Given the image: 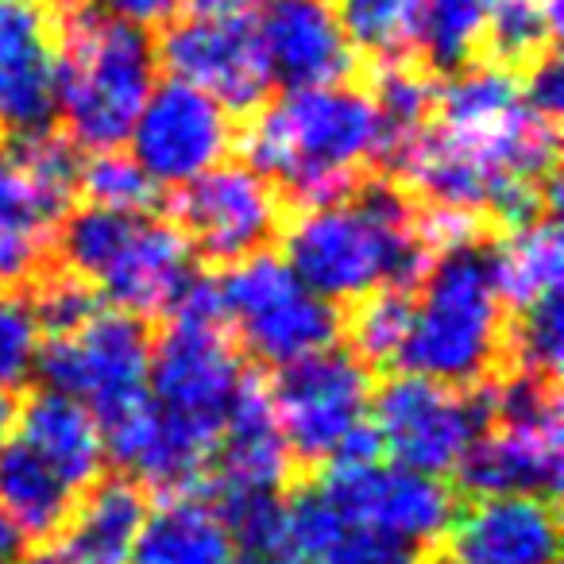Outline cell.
<instances>
[{
    "instance_id": "cell-1",
    "label": "cell",
    "mask_w": 564,
    "mask_h": 564,
    "mask_svg": "<svg viewBox=\"0 0 564 564\" xmlns=\"http://www.w3.org/2000/svg\"><path fill=\"white\" fill-rule=\"evenodd\" d=\"M422 205L399 178L364 174L348 194L286 213L282 259L333 306H352L376 291H414L433 248L422 236Z\"/></svg>"
},
{
    "instance_id": "cell-2",
    "label": "cell",
    "mask_w": 564,
    "mask_h": 564,
    "mask_svg": "<svg viewBox=\"0 0 564 564\" xmlns=\"http://www.w3.org/2000/svg\"><path fill=\"white\" fill-rule=\"evenodd\" d=\"M236 143L294 213L348 194L376 171V109L352 82L286 89L243 117Z\"/></svg>"
},
{
    "instance_id": "cell-3",
    "label": "cell",
    "mask_w": 564,
    "mask_h": 564,
    "mask_svg": "<svg viewBox=\"0 0 564 564\" xmlns=\"http://www.w3.org/2000/svg\"><path fill=\"white\" fill-rule=\"evenodd\" d=\"M495 236L476 232L430 259L394 368L460 391H476L507 368L510 310L495 274Z\"/></svg>"
},
{
    "instance_id": "cell-4",
    "label": "cell",
    "mask_w": 564,
    "mask_h": 564,
    "mask_svg": "<svg viewBox=\"0 0 564 564\" xmlns=\"http://www.w3.org/2000/svg\"><path fill=\"white\" fill-rule=\"evenodd\" d=\"M155 40L109 9L63 12L55 47L58 132L82 151H117L155 89Z\"/></svg>"
},
{
    "instance_id": "cell-5",
    "label": "cell",
    "mask_w": 564,
    "mask_h": 564,
    "mask_svg": "<svg viewBox=\"0 0 564 564\" xmlns=\"http://www.w3.org/2000/svg\"><path fill=\"white\" fill-rule=\"evenodd\" d=\"M217 286L236 348L263 368H286L345 337V310L310 291L274 248L225 267Z\"/></svg>"
},
{
    "instance_id": "cell-6",
    "label": "cell",
    "mask_w": 564,
    "mask_h": 564,
    "mask_svg": "<svg viewBox=\"0 0 564 564\" xmlns=\"http://www.w3.org/2000/svg\"><path fill=\"white\" fill-rule=\"evenodd\" d=\"M371 387L376 371L348 345H329L306 360L274 368L267 394L302 479L325 468L348 433L368 422Z\"/></svg>"
},
{
    "instance_id": "cell-7",
    "label": "cell",
    "mask_w": 564,
    "mask_h": 564,
    "mask_svg": "<svg viewBox=\"0 0 564 564\" xmlns=\"http://www.w3.org/2000/svg\"><path fill=\"white\" fill-rule=\"evenodd\" d=\"M368 422L391 464L445 479L487 430V406L479 387L460 391L437 379L394 371L371 387Z\"/></svg>"
},
{
    "instance_id": "cell-8",
    "label": "cell",
    "mask_w": 564,
    "mask_h": 564,
    "mask_svg": "<svg viewBox=\"0 0 564 564\" xmlns=\"http://www.w3.org/2000/svg\"><path fill=\"white\" fill-rule=\"evenodd\" d=\"M166 213L197 263L220 271L259 251H271L286 225L282 197L248 163H217L197 178L166 189Z\"/></svg>"
},
{
    "instance_id": "cell-9",
    "label": "cell",
    "mask_w": 564,
    "mask_h": 564,
    "mask_svg": "<svg viewBox=\"0 0 564 564\" xmlns=\"http://www.w3.org/2000/svg\"><path fill=\"white\" fill-rule=\"evenodd\" d=\"M306 479L322 487L348 530L383 533V538L406 541L414 549L437 545L460 507V495L448 479L410 471L402 464H391L387 456L325 464Z\"/></svg>"
},
{
    "instance_id": "cell-10",
    "label": "cell",
    "mask_w": 564,
    "mask_h": 564,
    "mask_svg": "<svg viewBox=\"0 0 564 564\" xmlns=\"http://www.w3.org/2000/svg\"><path fill=\"white\" fill-rule=\"evenodd\" d=\"M155 58L171 78L209 94L228 117H251L271 97V66L256 17L248 12H194L163 24Z\"/></svg>"
},
{
    "instance_id": "cell-11",
    "label": "cell",
    "mask_w": 564,
    "mask_h": 564,
    "mask_svg": "<svg viewBox=\"0 0 564 564\" xmlns=\"http://www.w3.org/2000/svg\"><path fill=\"white\" fill-rule=\"evenodd\" d=\"M151 325L124 310H97L82 329L43 340L35 379L86 402L94 414L148 391Z\"/></svg>"
},
{
    "instance_id": "cell-12",
    "label": "cell",
    "mask_w": 564,
    "mask_h": 564,
    "mask_svg": "<svg viewBox=\"0 0 564 564\" xmlns=\"http://www.w3.org/2000/svg\"><path fill=\"white\" fill-rule=\"evenodd\" d=\"M132 159L159 189H174L236 148V120L209 94L178 78H163L143 101L132 132Z\"/></svg>"
},
{
    "instance_id": "cell-13",
    "label": "cell",
    "mask_w": 564,
    "mask_h": 564,
    "mask_svg": "<svg viewBox=\"0 0 564 564\" xmlns=\"http://www.w3.org/2000/svg\"><path fill=\"white\" fill-rule=\"evenodd\" d=\"M248 371L228 325L166 322L163 333L151 337V399L178 417L220 430Z\"/></svg>"
},
{
    "instance_id": "cell-14",
    "label": "cell",
    "mask_w": 564,
    "mask_h": 564,
    "mask_svg": "<svg viewBox=\"0 0 564 564\" xmlns=\"http://www.w3.org/2000/svg\"><path fill=\"white\" fill-rule=\"evenodd\" d=\"M556 499L484 495L468 507H456L448 530L433 545L430 564H556Z\"/></svg>"
},
{
    "instance_id": "cell-15",
    "label": "cell",
    "mask_w": 564,
    "mask_h": 564,
    "mask_svg": "<svg viewBox=\"0 0 564 564\" xmlns=\"http://www.w3.org/2000/svg\"><path fill=\"white\" fill-rule=\"evenodd\" d=\"M256 28L271 78L286 89L340 86L364 74L329 0H267Z\"/></svg>"
},
{
    "instance_id": "cell-16",
    "label": "cell",
    "mask_w": 564,
    "mask_h": 564,
    "mask_svg": "<svg viewBox=\"0 0 564 564\" xmlns=\"http://www.w3.org/2000/svg\"><path fill=\"white\" fill-rule=\"evenodd\" d=\"M294 476L299 471H294L279 422H274L267 383L256 371H248L225 422H220L202 495L213 499V495L228 491H286Z\"/></svg>"
},
{
    "instance_id": "cell-17",
    "label": "cell",
    "mask_w": 564,
    "mask_h": 564,
    "mask_svg": "<svg viewBox=\"0 0 564 564\" xmlns=\"http://www.w3.org/2000/svg\"><path fill=\"white\" fill-rule=\"evenodd\" d=\"M151 495L128 476H101L78 495L66 525L32 549L28 564H132Z\"/></svg>"
},
{
    "instance_id": "cell-18",
    "label": "cell",
    "mask_w": 564,
    "mask_h": 564,
    "mask_svg": "<svg viewBox=\"0 0 564 564\" xmlns=\"http://www.w3.org/2000/svg\"><path fill=\"white\" fill-rule=\"evenodd\" d=\"M194 271L197 259L178 228L148 213V217L135 220L124 251L97 282V294L105 299V306L151 322V317H163L171 310L174 294L182 291V282Z\"/></svg>"
},
{
    "instance_id": "cell-19",
    "label": "cell",
    "mask_w": 564,
    "mask_h": 564,
    "mask_svg": "<svg viewBox=\"0 0 564 564\" xmlns=\"http://www.w3.org/2000/svg\"><path fill=\"white\" fill-rule=\"evenodd\" d=\"M456 495H538L556 499L561 487V437L514 433L487 425L453 471Z\"/></svg>"
},
{
    "instance_id": "cell-20",
    "label": "cell",
    "mask_w": 564,
    "mask_h": 564,
    "mask_svg": "<svg viewBox=\"0 0 564 564\" xmlns=\"http://www.w3.org/2000/svg\"><path fill=\"white\" fill-rule=\"evenodd\" d=\"M20 441L70 487L82 495L89 484L105 476V445L97 417L86 402L70 399L63 391L40 387L17 410Z\"/></svg>"
},
{
    "instance_id": "cell-21",
    "label": "cell",
    "mask_w": 564,
    "mask_h": 564,
    "mask_svg": "<svg viewBox=\"0 0 564 564\" xmlns=\"http://www.w3.org/2000/svg\"><path fill=\"white\" fill-rule=\"evenodd\" d=\"M368 94L376 109V174L399 178L410 151L425 135L437 112V78L425 74L414 58L368 63Z\"/></svg>"
},
{
    "instance_id": "cell-22",
    "label": "cell",
    "mask_w": 564,
    "mask_h": 564,
    "mask_svg": "<svg viewBox=\"0 0 564 564\" xmlns=\"http://www.w3.org/2000/svg\"><path fill=\"white\" fill-rule=\"evenodd\" d=\"M58 213L0 143V291H20L51 267Z\"/></svg>"
},
{
    "instance_id": "cell-23",
    "label": "cell",
    "mask_w": 564,
    "mask_h": 564,
    "mask_svg": "<svg viewBox=\"0 0 564 564\" xmlns=\"http://www.w3.org/2000/svg\"><path fill=\"white\" fill-rule=\"evenodd\" d=\"M232 538L205 495H166L148 510L132 564H232Z\"/></svg>"
},
{
    "instance_id": "cell-24",
    "label": "cell",
    "mask_w": 564,
    "mask_h": 564,
    "mask_svg": "<svg viewBox=\"0 0 564 564\" xmlns=\"http://www.w3.org/2000/svg\"><path fill=\"white\" fill-rule=\"evenodd\" d=\"M78 495L24 445L4 441L0 445V514L24 533L28 549H40L55 538L70 518Z\"/></svg>"
},
{
    "instance_id": "cell-25",
    "label": "cell",
    "mask_w": 564,
    "mask_h": 564,
    "mask_svg": "<svg viewBox=\"0 0 564 564\" xmlns=\"http://www.w3.org/2000/svg\"><path fill=\"white\" fill-rule=\"evenodd\" d=\"M495 274H499L507 310H522L545 294L561 291L564 243L556 213H545L530 225L507 228L495 236Z\"/></svg>"
},
{
    "instance_id": "cell-26",
    "label": "cell",
    "mask_w": 564,
    "mask_h": 564,
    "mask_svg": "<svg viewBox=\"0 0 564 564\" xmlns=\"http://www.w3.org/2000/svg\"><path fill=\"white\" fill-rule=\"evenodd\" d=\"M561 0H487L484 58L522 74L541 55L556 51Z\"/></svg>"
},
{
    "instance_id": "cell-27",
    "label": "cell",
    "mask_w": 564,
    "mask_h": 564,
    "mask_svg": "<svg viewBox=\"0 0 564 564\" xmlns=\"http://www.w3.org/2000/svg\"><path fill=\"white\" fill-rule=\"evenodd\" d=\"M484 32L487 0H425L414 63L433 78H448L484 58Z\"/></svg>"
},
{
    "instance_id": "cell-28",
    "label": "cell",
    "mask_w": 564,
    "mask_h": 564,
    "mask_svg": "<svg viewBox=\"0 0 564 564\" xmlns=\"http://www.w3.org/2000/svg\"><path fill=\"white\" fill-rule=\"evenodd\" d=\"M356 55L371 63L414 58L425 0H329Z\"/></svg>"
},
{
    "instance_id": "cell-29",
    "label": "cell",
    "mask_w": 564,
    "mask_h": 564,
    "mask_svg": "<svg viewBox=\"0 0 564 564\" xmlns=\"http://www.w3.org/2000/svg\"><path fill=\"white\" fill-rule=\"evenodd\" d=\"M410 310H414V291H376L368 299L352 302L345 314V337L348 348L368 364L371 371L394 368L399 348L410 329Z\"/></svg>"
},
{
    "instance_id": "cell-30",
    "label": "cell",
    "mask_w": 564,
    "mask_h": 564,
    "mask_svg": "<svg viewBox=\"0 0 564 564\" xmlns=\"http://www.w3.org/2000/svg\"><path fill=\"white\" fill-rule=\"evenodd\" d=\"M209 502L243 556L286 553V491H228L213 495Z\"/></svg>"
},
{
    "instance_id": "cell-31",
    "label": "cell",
    "mask_w": 564,
    "mask_h": 564,
    "mask_svg": "<svg viewBox=\"0 0 564 564\" xmlns=\"http://www.w3.org/2000/svg\"><path fill=\"white\" fill-rule=\"evenodd\" d=\"M163 189L135 166L132 155L124 151H94L82 155L78 171V197L86 205H101V209L120 213H155L163 202Z\"/></svg>"
},
{
    "instance_id": "cell-32",
    "label": "cell",
    "mask_w": 564,
    "mask_h": 564,
    "mask_svg": "<svg viewBox=\"0 0 564 564\" xmlns=\"http://www.w3.org/2000/svg\"><path fill=\"white\" fill-rule=\"evenodd\" d=\"M561 291L545 294V299L530 302L522 310H510L507 317V368L538 371V376L561 379Z\"/></svg>"
},
{
    "instance_id": "cell-33",
    "label": "cell",
    "mask_w": 564,
    "mask_h": 564,
    "mask_svg": "<svg viewBox=\"0 0 564 564\" xmlns=\"http://www.w3.org/2000/svg\"><path fill=\"white\" fill-rule=\"evenodd\" d=\"M43 329L24 291H0V391H28L40 368Z\"/></svg>"
},
{
    "instance_id": "cell-34",
    "label": "cell",
    "mask_w": 564,
    "mask_h": 564,
    "mask_svg": "<svg viewBox=\"0 0 564 564\" xmlns=\"http://www.w3.org/2000/svg\"><path fill=\"white\" fill-rule=\"evenodd\" d=\"M51 51V20L35 0H0V70Z\"/></svg>"
},
{
    "instance_id": "cell-35",
    "label": "cell",
    "mask_w": 564,
    "mask_h": 564,
    "mask_svg": "<svg viewBox=\"0 0 564 564\" xmlns=\"http://www.w3.org/2000/svg\"><path fill=\"white\" fill-rule=\"evenodd\" d=\"M433 549H414L406 541L371 530H345L340 541L317 564H430Z\"/></svg>"
},
{
    "instance_id": "cell-36",
    "label": "cell",
    "mask_w": 564,
    "mask_h": 564,
    "mask_svg": "<svg viewBox=\"0 0 564 564\" xmlns=\"http://www.w3.org/2000/svg\"><path fill=\"white\" fill-rule=\"evenodd\" d=\"M518 89H522V101L525 109H533L538 117L545 120H556L564 109V74H561V63H556V51L541 55L533 66H525L518 74Z\"/></svg>"
},
{
    "instance_id": "cell-37",
    "label": "cell",
    "mask_w": 564,
    "mask_h": 564,
    "mask_svg": "<svg viewBox=\"0 0 564 564\" xmlns=\"http://www.w3.org/2000/svg\"><path fill=\"white\" fill-rule=\"evenodd\" d=\"M105 9L112 17L128 20V24H140V28H163L178 17L182 0H105Z\"/></svg>"
},
{
    "instance_id": "cell-38",
    "label": "cell",
    "mask_w": 564,
    "mask_h": 564,
    "mask_svg": "<svg viewBox=\"0 0 564 564\" xmlns=\"http://www.w3.org/2000/svg\"><path fill=\"white\" fill-rule=\"evenodd\" d=\"M28 553H32V549H28L24 533L0 514V564H20V561H28Z\"/></svg>"
},
{
    "instance_id": "cell-39",
    "label": "cell",
    "mask_w": 564,
    "mask_h": 564,
    "mask_svg": "<svg viewBox=\"0 0 564 564\" xmlns=\"http://www.w3.org/2000/svg\"><path fill=\"white\" fill-rule=\"evenodd\" d=\"M194 12H248V4L256 0H189Z\"/></svg>"
},
{
    "instance_id": "cell-40",
    "label": "cell",
    "mask_w": 564,
    "mask_h": 564,
    "mask_svg": "<svg viewBox=\"0 0 564 564\" xmlns=\"http://www.w3.org/2000/svg\"><path fill=\"white\" fill-rule=\"evenodd\" d=\"M12 425H17V402H12V394L0 391V445L9 441Z\"/></svg>"
},
{
    "instance_id": "cell-41",
    "label": "cell",
    "mask_w": 564,
    "mask_h": 564,
    "mask_svg": "<svg viewBox=\"0 0 564 564\" xmlns=\"http://www.w3.org/2000/svg\"><path fill=\"white\" fill-rule=\"evenodd\" d=\"M243 564H314V561H302L294 553H279V556H243Z\"/></svg>"
},
{
    "instance_id": "cell-42",
    "label": "cell",
    "mask_w": 564,
    "mask_h": 564,
    "mask_svg": "<svg viewBox=\"0 0 564 564\" xmlns=\"http://www.w3.org/2000/svg\"><path fill=\"white\" fill-rule=\"evenodd\" d=\"M82 4H89V0H55L58 12H74V9H82Z\"/></svg>"
}]
</instances>
